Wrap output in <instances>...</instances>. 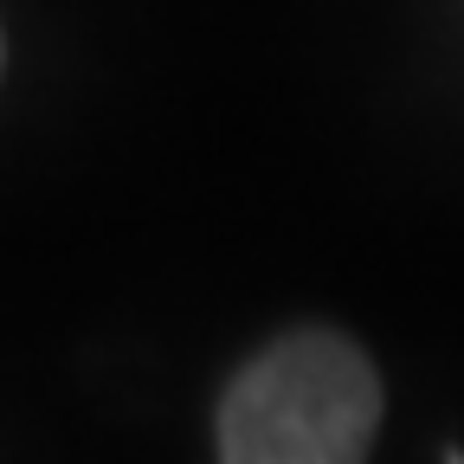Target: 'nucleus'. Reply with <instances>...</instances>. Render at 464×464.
<instances>
[{
    "label": "nucleus",
    "mask_w": 464,
    "mask_h": 464,
    "mask_svg": "<svg viewBox=\"0 0 464 464\" xmlns=\"http://www.w3.org/2000/svg\"><path fill=\"white\" fill-rule=\"evenodd\" d=\"M381 426V381L335 329H290L219 400L226 464H355Z\"/></svg>",
    "instance_id": "nucleus-1"
}]
</instances>
